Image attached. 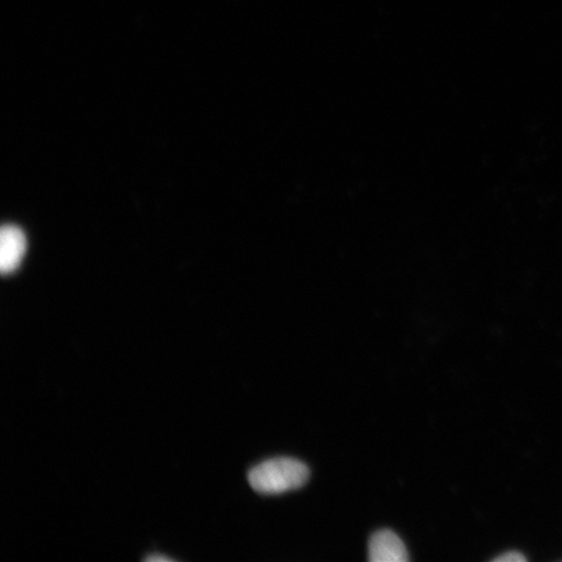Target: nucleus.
Masks as SVG:
<instances>
[{
    "instance_id": "obj_4",
    "label": "nucleus",
    "mask_w": 562,
    "mask_h": 562,
    "mask_svg": "<svg viewBox=\"0 0 562 562\" xmlns=\"http://www.w3.org/2000/svg\"><path fill=\"white\" fill-rule=\"evenodd\" d=\"M527 559L524 557L521 552L510 551L501 554L494 559L495 562H525Z\"/></svg>"
},
{
    "instance_id": "obj_3",
    "label": "nucleus",
    "mask_w": 562,
    "mask_h": 562,
    "mask_svg": "<svg viewBox=\"0 0 562 562\" xmlns=\"http://www.w3.org/2000/svg\"><path fill=\"white\" fill-rule=\"evenodd\" d=\"M369 559L372 562H405L409 560V554L396 532L381 530L370 539Z\"/></svg>"
},
{
    "instance_id": "obj_5",
    "label": "nucleus",
    "mask_w": 562,
    "mask_h": 562,
    "mask_svg": "<svg viewBox=\"0 0 562 562\" xmlns=\"http://www.w3.org/2000/svg\"><path fill=\"white\" fill-rule=\"evenodd\" d=\"M145 561H153V562H160V561H164V562H171L173 561L172 559L170 558H167V557H157V554H154V557H149V558H146Z\"/></svg>"
},
{
    "instance_id": "obj_1",
    "label": "nucleus",
    "mask_w": 562,
    "mask_h": 562,
    "mask_svg": "<svg viewBox=\"0 0 562 562\" xmlns=\"http://www.w3.org/2000/svg\"><path fill=\"white\" fill-rule=\"evenodd\" d=\"M311 476L304 462L278 457L267 460L249 473V483L258 494L279 495L305 486Z\"/></svg>"
},
{
    "instance_id": "obj_2",
    "label": "nucleus",
    "mask_w": 562,
    "mask_h": 562,
    "mask_svg": "<svg viewBox=\"0 0 562 562\" xmlns=\"http://www.w3.org/2000/svg\"><path fill=\"white\" fill-rule=\"evenodd\" d=\"M26 236L15 224H7L0 232V270L3 276L15 272L26 252Z\"/></svg>"
}]
</instances>
